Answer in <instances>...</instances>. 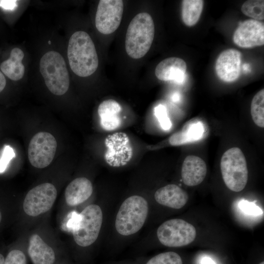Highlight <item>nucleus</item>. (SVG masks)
Masks as SVG:
<instances>
[{"mask_svg":"<svg viewBox=\"0 0 264 264\" xmlns=\"http://www.w3.org/2000/svg\"><path fill=\"white\" fill-rule=\"evenodd\" d=\"M103 221V213L100 207L90 204L80 214H76L72 227L76 243L81 247H87L97 240Z\"/></svg>","mask_w":264,"mask_h":264,"instance_id":"5","label":"nucleus"},{"mask_svg":"<svg viewBox=\"0 0 264 264\" xmlns=\"http://www.w3.org/2000/svg\"><path fill=\"white\" fill-rule=\"evenodd\" d=\"M40 71L45 84L54 95L64 94L69 86L68 72L62 56L55 51L45 53L40 62Z\"/></svg>","mask_w":264,"mask_h":264,"instance_id":"4","label":"nucleus"},{"mask_svg":"<svg viewBox=\"0 0 264 264\" xmlns=\"http://www.w3.org/2000/svg\"><path fill=\"white\" fill-rule=\"evenodd\" d=\"M23 52L19 48L12 49L9 58L0 65L1 71L9 78L14 81L21 79L24 74L25 68L22 63Z\"/></svg>","mask_w":264,"mask_h":264,"instance_id":"20","label":"nucleus"},{"mask_svg":"<svg viewBox=\"0 0 264 264\" xmlns=\"http://www.w3.org/2000/svg\"><path fill=\"white\" fill-rule=\"evenodd\" d=\"M187 69L186 62L178 57H169L161 61L156 66L155 75L157 78L164 81H173L182 83Z\"/></svg>","mask_w":264,"mask_h":264,"instance_id":"14","label":"nucleus"},{"mask_svg":"<svg viewBox=\"0 0 264 264\" xmlns=\"http://www.w3.org/2000/svg\"><path fill=\"white\" fill-rule=\"evenodd\" d=\"M204 132L203 124L200 122L186 125L182 131L172 134L169 142L173 146H178L200 140Z\"/></svg>","mask_w":264,"mask_h":264,"instance_id":"21","label":"nucleus"},{"mask_svg":"<svg viewBox=\"0 0 264 264\" xmlns=\"http://www.w3.org/2000/svg\"><path fill=\"white\" fill-rule=\"evenodd\" d=\"M27 259L24 252L19 249L11 250L5 257L3 264H26Z\"/></svg>","mask_w":264,"mask_h":264,"instance_id":"27","label":"nucleus"},{"mask_svg":"<svg viewBox=\"0 0 264 264\" xmlns=\"http://www.w3.org/2000/svg\"><path fill=\"white\" fill-rule=\"evenodd\" d=\"M154 36V24L151 16L146 12L137 14L130 22L126 35L125 49L135 59L144 57L149 51Z\"/></svg>","mask_w":264,"mask_h":264,"instance_id":"2","label":"nucleus"},{"mask_svg":"<svg viewBox=\"0 0 264 264\" xmlns=\"http://www.w3.org/2000/svg\"><path fill=\"white\" fill-rule=\"evenodd\" d=\"M259 264H264V262H262L260 263Z\"/></svg>","mask_w":264,"mask_h":264,"instance_id":"37","label":"nucleus"},{"mask_svg":"<svg viewBox=\"0 0 264 264\" xmlns=\"http://www.w3.org/2000/svg\"><path fill=\"white\" fill-rule=\"evenodd\" d=\"M1 218H2V216H1V212H0V223L1 221Z\"/></svg>","mask_w":264,"mask_h":264,"instance_id":"36","label":"nucleus"},{"mask_svg":"<svg viewBox=\"0 0 264 264\" xmlns=\"http://www.w3.org/2000/svg\"><path fill=\"white\" fill-rule=\"evenodd\" d=\"M201 264H216L215 262L210 258L205 257L203 258L201 261Z\"/></svg>","mask_w":264,"mask_h":264,"instance_id":"32","label":"nucleus"},{"mask_svg":"<svg viewBox=\"0 0 264 264\" xmlns=\"http://www.w3.org/2000/svg\"><path fill=\"white\" fill-rule=\"evenodd\" d=\"M123 9V0H100L95 16V25L98 31L105 35L113 33L120 24Z\"/></svg>","mask_w":264,"mask_h":264,"instance_id":"10","label":"nucleus"},{"mask_svg":"<svg viewBox=\"0 0 264 264\" xmlns=\"http://www.w3.org/2000/svg\"><path fill=\"white\" fill-rule=\"evenodd\" d=\"M239 208L245 214L252 216H259L263 213L261 208L257 206L255 202H249L242 199L239 203Z\"/></svg>","mask_w":264,"mask_h":264,"instance_id":"28","label":"nucleus"},{"mask_svg":"<svg viewBox=\"0 0 264 264\" xmlns=\"http://www.w3.org/2000/svg\"><path fill=\"white\" fill-rule=\"evenodd\" d=\"M250 112L255 124L264 127V89L258 91L253 97L250 107Z\"/></svg>","mask_w":264,"mask_h":264,"instance_id":"23","label":"nucleus"},{"mask_svg":"<svg viewBox=\"0 0 264 264\" xmlns=\"http://www.w3.org/2000/svg\"><path fill=\"white\" fill-rule=\"evenodd\" d=\"M148 212V203L143 197L133 195L128 198L116 215L115 226L117 232L122 236L137 233L144 224Z\"/></svg>","mask_w":264,"mask_h":264,"instance_id":"3","label":"nucleus"},{"mask_svg":"<svg viewBox=\"0 0 264 264\" xmlns=\"http://www.w3.org/2000/svg\"><path fill=\"white\" fill-rule=\"evenodd\" d=\"M57 147L54 136L47 132H39L31 139L28 157L31 164L37 168L48 166L52 161Z\"/></svg>","mask_w":264,"mask_h":264,"instance_id":"8","label":"nucleus"},{"mask_svg":"<svg viewBox=\"0 0 264 264\" xmlns=\"http://www.w3.org/2000/svg\"><path fill=\"white\" fill-rule=\"evenodd\" d=\"M202 0L182 1V19L185 25L192 26L198 21L203 8Z\"/></svg>","mask_w":264,"mask_h":264,"instance_id":"22","label":"nucleus"},{"mask_svg":"<svg viewBox=\"0 0 264 264\" xmlns=\"http://www.w3.org/2000/svg\"><path fill=\"white\" fill-rule=\"evenodd\" d=\"M154 197L159 204L176 209L183 207L188 199L187 193L174 184H168L158 189Z\"/></svg>","mask_w":264,"mask_h":264,"instance_id":"16","label":"nucleus"},{"mask_svg":"<svg viewBox=\"0 0 264 264\" xmlns=\"http://www.w3.org/2000/svg\"><path fill=\"white\" fill-rule=\"evenodd\" d=\"M156 234L163 245L178 247L193 242L196 237V230L193 225L183 220L174 219L162 223L158 227Z\"/></svg>","mask_w":264,"mask_h":264,"instance_id":"7","label":"nucleus"},{"mask_svg":"<svg viewBox=\"0 0 264 264\" xmlns=\"http://www.w3.org/2000/svg\"><path fill=\"white\" fill-rule=\"evenodd\" d=\"M17 5V0H0V6L6 10H13Z\"/></svg>","mask_w":264,"mask_h":264,"instance_id":"30","label":"nucleus"},{"mask_svg":"<svg viewBox=\"0 0 264 264\" xmlns=\"http://www.w3.org/2000/svg\"><path fill=\"white\" fill-rule=\"evenodd\" d=\"M6 80L2 72L0 71V92L6 86Z\"/></svg>","mask_w":264,"mask_h":264,"instance_id":"31","label":"nucleus"},{"mask_svg":"<svg viewBox=\"0 0 264 264\" xmlns=\"http://www.w3.org/2000/svg\"><path fill=\"white\" fill-rule=\"evenodd\" d=\"M93 187L91 181L86 177H78L72 180L65 190L66 203L76 206L87 200L91 195Z\"/></svg>","mask_w":264,"mask_h":264,"instance_id":"19","label":"nucleus"},{"mask_svg":"<svg viewBox=\"0 0 264 264\" xmlns=\"http://www.w3.org/2000/svg\"><path fill=\"white\" fill-rule=\"evenodd\" d=\"M15 157V153L13 149L10 146H5L0 159V173L5 170L10 160Z\"/></svg>","mask_w":264,"mask_h":264,"instance_id":"29","label":"nucleus"},{"mask_svg":"<svg viewBox=\"0 0 264 264\" xmlns=\"http://www.w3.org/2000/svg\"><path fill=\"white\" fill-rule=\"evenodd\" d=\"M145 264H183L180 256L169 251L158 254L147 261Z\"/></svg>","mask_w":264,"mask_h":264,"instance_id":"25","label":"nucleus"},{"mask_svg":"<svg viewBox=\"0 0 264 264\" xmlns=\"http://www.w3.org/2000/svg\"><path fill=\"white\" fill-rule=\"evenodd\" d=\"M27 251L33 264H54L56 262L54 249L37 234L30 237Z\"/></svg>","mask_w":264,"mask_h":264,"instance_id":"17","label":"nucleus"},{"mask_svg":"<svg viewBox=\"0 0 264 264\" xmlns=\"http://www.w3.org/2000/svg\"><path fill=\"white\" fill-rule=\"evenodd\" d=\"M5 257L4 255L0 253V264H3Z\"/></svg>","mask_w":264,"mask_h":264,"instance_id":"34","label":"nucleus"},{"mask_svg":"<svg viewBox=\"0 0 264 264\" xmlns=\"http://www.w3.org/2000/svg\"><path fill=\"white\" fill-rule=\"evenodd\" d=\"M206 173V164L202 158L193 155L186 157L181 168V177L185 185L194 186L199 184Z\"/></svg>","mask_w":264,"mask_h":264,"instance_id":"15","label":"nucleus"},{"mask_svg":"<svg viewBox=\"0 0 264 264\" xmlns=\"http://www.w3.org/2000/svg\"><path fill=\"white\" fill-rule=\"evenodd\" d=\"M122 108L115 100L103 101L98 108V114L102 128L108 131L118 128L121 124L120 112Z\"/></svg>","mask_w":264,"mask_h":264,"instance_id":"18","label":"nucleus"},{"mask_svg":"<svg viewBox=\"0 0 264 264\" xmlns=\"http://www.w3.org/2000/svg\"><path fill=\"white\" fill-rule=\"evenodd\" d=\"M154 114L164 130L167 131L171 129L172 123L164 106L161 104L157 106L154 108Z\"/></svg>","mask_w":264,"mask_h":264,"instance_id":"26","label":"nucleus"},{"mask_svg":"<svg viewBox=\"0 0 264 264\" xmlns=\"http://www.w3.org/2000/svg\"><path fill=\"white\" fill-rule=\"evenodd\" d=\"M179 95L178 93H176L173 95L172 100L174 101H177L179 99Z\"/></svg>","mask_w":264,"mask_h":264,"instance_id":"33","label":"nucleus"},{"mask_svg":"<svg viewBox=\"0 0 264 264\" xmlns=\"http://www.w3.org/2000/svg\"><path fill=\"white\" fill-rule=\"evenodd\" d=\"M241 11L245 15L257 21L264 19V0H249L242 6Z\"/></svg>","mask_w":264,"mask_h":264,"instance_id":"24","label":"nucleus"},{"mask_svg":"<svg viewBox=\"0 0 264 264\" xmlns=\"http://www.w3.org/2000/svg\"><path fill=\"white\" fill-rule=\"evenodd\" d=\"M57 190L50 183L41 184L31 189L23 201V208L28 215L36 217L48 211L57 197Z\"/></svg>","mask_w":264,"mask_h":264,"instance_id":"9","label":"nucleus"},{"mask_svg":"<svg viewBox=\"0 0 264 264\" xmlns=\"http://www.w3.org/2000/svg\"><path fill=\"white\" fill-rule=\"evenodd\" d=\"M64 264V263H60V264Z\"/></svg>","mask_w":264,"mask_h":264,"instance_id":"38","label":"nucleus"},{"mask_svg":"<svg viewBox=\"0 0 264 264\" xmlns=\"http://www.w3.org/2000/svg\"><path fill=\"white\" fill-rule=\"evenodd\" d=\"M67 57L71 70L79 76H89L98 68L99 61L94 44L85 31H78L71 35Z\"/></svg>","mask_w":264,"mask_h":264,"instance_id":"1","label":"nucleus"},{"mask_svg":"<svg viewBox=\"0 0 264 264\" xmlns=\"http://www.w3.org/2000/svg\"><path fill=\"white\" fill-rule=\"evenodd\" d=\"M241 53L235 49H228L218 56L215 70L218 77L225 82H232L239 77L241 72Z\"/></svg>","mask_w":264,"mask_h":264,"instance_id":"13","label":"nucleus"},{"mask_svg":"<svg viewBox=\"0 0 264 264\" xmlns=\"http://www.w3.org/2000/svg\"><path fill=\"white\" fill-rule=\"evenodd\" d=\"M220 166L223 180L228 189L238 192L245 188L248 170L245 156L240 148L233 147L225 151Z\"/></svg>","mask_w":264,"mask_h":264,"instance_id":"6","label":"nucleus"},{"mask_svg":"<svg viewBox=\"0 0 264 264\" xmlns=\"http://www.w3.org/2000/svg\"><path fill=\"white\" fill-rule=\"evenodd\" d=\"M233 41L238 46L251 48L264 44V24L249 19L241 23L233 35Z\"/></svg>","mask_w":264,"mask_h":264,"instance_id":"12","label":"nucleus"},{"mask_svg":"<svg viewBox=\"0 0 264 264\" xmlns=\"http://www.w3.org/2000/svg\"><path fill=\"white\" fill-rule=\"evenodd\" d=\"M243 68L244 70H248L249 69V65L248 64H244V65L243 66Z\"/></svg>","mask_w":264,"mask_h":264,"instance_id":"35","label":"nucleus"},{"mask_svg":"<svg viewBox=\"0 0 264 264\" xmlns=\"http://www.w3.org/2000/svg\"><path fill=\"white\" fill-rule=\"evenodd\" d=\"M107 151L105 159L112 167H120L127 164L132 156V148L128 135L117 132L109 135L105 139Z\"/></svg>","mask_w":264,"mask_h":264,"instance_id":"11","label":"nucleus"}]
</instances>
